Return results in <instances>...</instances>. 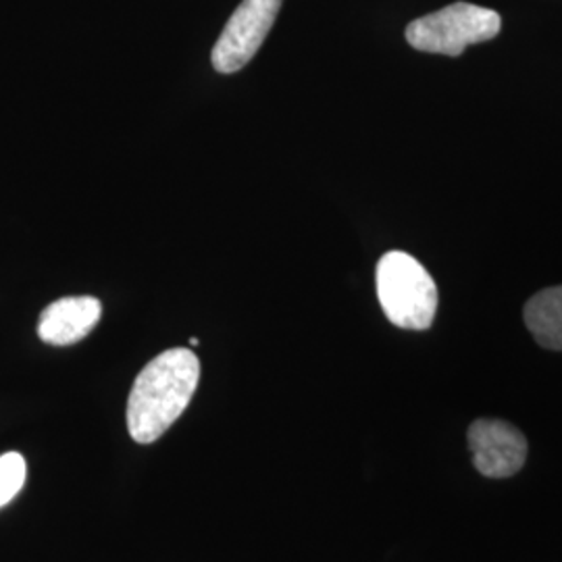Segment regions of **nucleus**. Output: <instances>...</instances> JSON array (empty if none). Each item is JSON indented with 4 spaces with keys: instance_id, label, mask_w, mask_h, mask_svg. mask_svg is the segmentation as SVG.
Returning a JSON list of instances; mask_svg holds the SVG:
<instances>
[{
    "instance_id": "5",
    "label": "nucleus",
    "mask_w": 562,
    "mask_h": 562,
    "mask_svg": "<svg viewBox=\"0 0 562 562\" xmlns=\"http://www.w3.org/2000/svg\"><path fill=\"white\" fill-rule=\"evenodd\" d=\"M467 438L473 454V464L485 477H513L527 461V440L510 423L477 419L469 427Z\"/></svg>"
},
{
    "instance_id": "7",
    "label": "nucleus",
    "mask_w": 562,
    "mask_h": 562,
    "mask_svg": "<svg viewBox=\"0 0 562 562\" xmlns=\"http://www.w3.org/2000/svg\"><path fill=\"white\" fill-rule=\"evenodd\" d=\"M522 319L542 348L562 352V285L531 296L525 304Z\"/></svg>"
},
{
    "instance_id": "2",
    "label": "nucleus",
    "mask_w": 562,
    "mask_h": 562,
    "mask_svg": "<svg viewBox=\"0 0 562 562\" xmlns=\"http://www.w3.org/2000/svg\"><path fill=\"white\" fill-rule=\"evenodd\" d=\"M378 299L390 322L402 329H429L438 313V285L422 262L392 250L378 262Z\"/></svg>"
},
{
    "instance_id": "3",
    "label": "nucleus",
    "mask_w": 562,
    "mask_h": 562,
    "mask_svg": "<svg viewBox=\"0 0 562 562\" xmlns=\"http://www.w3.org/2000/svg\"><path fill=\"white\" fill-rule=\"evenodd\" d=\"M501 27L503 20L496 11L469 2H454L408 23L406 42L422 53L459 57L467 46L496 38Z\"/></svg>"
},
{
    "instance_id": "8",
    "label": "nucleus",
    "mask_w": 562,
    "mask_h": 562,
    "mask_svg": "<svg viewBox=\"0 0 562 562\" xmlns=\"http://www.w3.org/2000/svg\"><path fill=\"white\" fill-rule=\"evenodd\" d=\"M27 475L25 459L20 452H7L0 457V508L11 503L23 487Z\"/></svg>"
},
{
    "instance_id": "1",
    "label": "nucleus",
    "mask_w": 562,
    "mask_h": 562,
    "mask_svg": "<svg viewBox=\"0 0 562 562\" xmlns=\"http://www.w3.org/2000/svg\"><path fill=\"white\" fill-rule=\"evenodd\" d=\"M201 380V361L190 348L165 350L148 362L127 398V431L138 443H153L178 422Z\"/></svg>"
},
{
    "instance_id": "6",
    "label": "nucleus",
    "mask_w": 562,
    "mask_h": 562,
    "mask_svg": "<svg viewBox=\"0 0 562 562\" xmlns=\"http://www.w3.org/2000/svg\"><path fill=\"white\" fill-rule=\"evenodd\" d=\"M102 304L94 296H67L42 311L38 336L53 346L83 340L101 322Z\"/></svg>"
},
{
    "instance_id": "4",
    "label": "nucleus",
    "mask_w": 562,
    "mask_h": 562,
    "mask_svg": "<svg viewBox=\"0 0 562 562\" xmlns=\"http://www.w3.org/2000/svg\"><path fill=\"white\" fill-rule=\"evenodd\" d=\"M283 0H241L213 48V67L220 74H236L259 53L271 32Z\"/></svg>"
}]
</instances>
